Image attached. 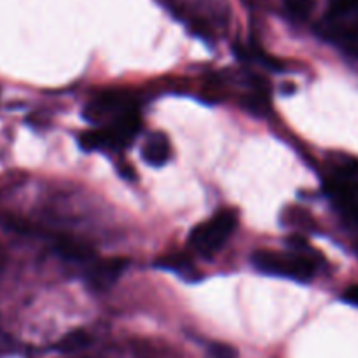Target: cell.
<instances>
[{"instance_id": "obj_14", "label": "cell", "mask_w": 358, "mask_h": 358, "mask_svg": "<svg viewBox=\"0 0 358 358\" xmlns=\"http://www.w3.org/2000/svg\"><path fill=\"white\" fill-rule=\"evenodd\" d=\"M282 220H285V224H289V226L301 227V229H311L313 227V219L306 212H301L297 208L287 210V219Z\"/></svg>"}, {"instance_id": "obj_10", "label": "cell", "mask_w": 358, "mask_h": 358, "mask_svg": "<svg viewBox=\"0 0 358 358\" xmlns=\"http://www.w3.org/2000/svg\"><path fill=\"white\" fill-rule=\"evenodd\" d=\"M79 143L86 152H93V150H107L110 149V140H108L107 131L101 129H90L84 131L79 136Z\"/></svg>"}, {"instance_id": "obj_16", "label": "cell", "mask_w": 358, "mask_h": 358, "mask_svg": "<svg viewBox=\"0 0 358 358\" xmlns=\"http://www.w3.org/2000/svg\"><path fill=\"white\" fill-rule=\"evenodd\" d=\"M210 355L212 358H236V352L231 346L215 343V345L210 346Z\"/></svg>"}, {"instance_id": "obj_1", "label": "cell", "mask_w": 358, "mask_h": 358, "mask_svg": "<svg viewBox=\"0 0 358 358\" xmlns=\"http://www.w3.org/2000/svg\"><path fill=\"white\" fill-rule=\"evenodd\" d=\"M294 252L282 254L273 250H257L252 255V264L261 273L273 276H285L297 282H311L317 273V262L310 255L304 254L308 247L303 236H292L289 240Z\"/></svg>"}, {"instance_id": "obj_15", "label": "cell", "mask_w": 358, "mask_h": 358, "mask_svg": "<svg viewBox=\"0 0 358 358\" xmlns=\"http://www.w3.org/2000/svg\"><path fill=\"white\" fill-rule=\"evenodd\" d=\"M247 107L250 108L252 112H257V114H264L266 110H269L268 94L262 93V91H255V93L248 94Z\"/></svg>"}, {"instance_id": "obj_3", "label": "cell", "mask_w": 358, "mask_h": 358, "mask_svg": "<svg viewBox=\"0 0 358 358\" xmlns=\"http://www.w3.org/2000/svg\"><path fill=\"white\" fill-rule=\"evenodd\" d=\"M236 215L231 210L215 213L212 219L205 220L191 231L189 245L203 255L215 254L229 240L233 231L236 229Z\"/></svg>"}, {"instance_id": "obj_12", "label": "cell", "mask_w": 358, "mask_h": 358, "mask_svg": "<svg viewBox=\"0 0 358 358\" xmlns=\"http://www.w3.org/2000/svg\"><path fill=\"white\" fill-rule=\"evenodd\" d=\"M355 14H358V0H331L329 3V20L355 16Z\"/></svg>"}, {"instance_id": "obj_13", "label": "cell", "mask_w": 358, "mask_h": 358, "mask_svg": "<svg viewBox=\"0 0 358 358\" xmlns=\"http://www.w3.org/2000/svg\"><path fill=\"white\" fill-rule=\"evenodd\" d=\"M285 7L290 16L296 20H304L313 9V0H285Z\"/></svg>"}, {"instance_id": "obj_5", "label": "cell", "mask_w": 358, "mask_h": 358, "mask_svg": "<svg viewBox=\"0 0 358 358\" xmlns=\"http://www.w3.org/2000/svg\"><path fill=\"white\" fill-rule=\"evenodd\" d=\"M128 266L129 261L124 257H112L103 259V261H96L94 264H91L90 269H87V285H90L91 290L103 292V290L110 289V287L117 282L119 276L126 271Z\"/></svg>"}, {"instance_id": "obj_6", "label": "cell", "mask_w": 358, "mask_h": 358, "mask_svg": "<svg viewBox=\"0 0 358 358\" xmlns=\"http://www.w3.org/2000/svg\"><path fill=\"white\" fill-rule=\"evenodd\" d=\"M142 157L147 164H150V166H164L171 157V145L168 136L161 131L152 133V135L147 138V142L143 143Z\"/></svg>"}, {"instance_id": "obj_2", "label": "cell", "mask_w": 358, "mask_h": 358, "mask_svg": "<svg viewBox=\"0 0 358 358\" xmlns=\"http://www.w3.org/2000/svg\"><path fill=\"white\" fill-rule=\"evenodd\" d=\"M180 21L196 35L203 38H212L215 31V23L222 20L220 7L213 6L208 0H161Z\"/></svg>"}, {"instance_id": "obj_9", "label": "cell", "mask_w": 358, "mask_h": 358, "mask_svg": "<svg viewBox=\"0 0 358 358\" xmlns=\"http://www.w3.org/2000/svg\"><path fill=\"white\" fill-rule=\"evenodd\" d=\"M331 168L332 175L358 182V157L348 156V154H334L331 156Z\"/></svg>"}, {"instance_id": "obj_11", "label": "cell", "mask_w": 358, "mask_h": 358, "mask_svg": "<svg viewBox=\"0 0 358 358\" xmlns=\"http://www.w3.org/2000/svg\"><path fill=\"white\" fill-rule=\"evenodd\" d=\"M90 336L84 331H73L70 334H66L62 341L58 343V350L63 353H73L79 352V350L86 348L90 345Z\"/></svg>"}, {"instance_id": "obj_4", "label": "cell", "mask_w": 358, "mask_h": 358, "mask_svg": "<svg viewBox=\"0 0 358 358\" xmlns=\"http://www.w3.org/2000/svg\"><path fill=\"white\" fill-rule=\"evenodd\" d=\"M325 191L331 196L334 205L348 219L358 220V182L332 175L325 182Z\"/></svg>"}, {"instance_id": "obj_17", "label": "cell", "mask_w": 358, "mask_h": 358, "mask_svg": "<svg viewBox=\"0 0 358 358\" xmlns=\"http://www.w3.org/2000/svg\"><path fill=\"white\" fill-rule=\"evenodd\" d=\"M343 301L358 308V285L348 287V289L345 290V294H343Z\"/></svg>"}, {"instance_id": "obj_8", "label": "cell", "mask_w": 358, "mask_h": 358, "mask_svg": "<svg viewBox=\"0 0 358 358\" xmlns=\"http://www.w3.org/2000/svg\"><path fill=\"white\" fill-rule=\"evenodd\" d=\"M58 252L69 261H79V262H87L93 259L94 252L93 248L87 247V245L80 243L76 240H62L58 243Z\"/></svg>"}, {"instance_id": "obj_7", "label": "cell", "mask_w": 358, "mask_h": 358, "mask_svg": "<svg viewBox=\"0 0 358 358\" xmlns=\"http://www.w3.org/2000/svg\"><path fill=\"white\" fill-rule=\"evenodd\" d=\"M154 264H156L157 268H163V269H168V271L177 273V275H180L182 278H185V280H191V276H192V280H194V276H196L194 264H192L191 259L184 254L163 255V257L157 259Z\"/></svg>"}]
</instances>
